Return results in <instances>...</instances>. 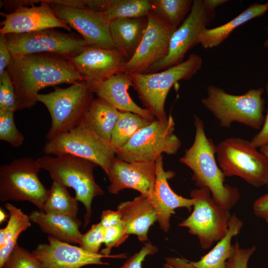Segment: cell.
<instances>
[{"mask_svg":"<svg viewBox=\"0 0 268 268\" xmlns=\"http://www.w3.org/2000/svg\"><path fill=\"white\" fill-rule=\"evenodd\" d=\"M6 70L15 89L17 110L33 107L45 87L84 81L68 59L49 54L12 57Z\"/></svg>","mask_w":268,"mask_h":268,"instance_id":"6da1fadb","label":"cell"},{"mask_svg":"<svg viewBox=\"0 0 268 268\" xmlns=\"http://www.w3.org/2000/svg\"><path fill=\"white\" fill-rule=\"evenodd\" d=\"M194 118V140L180 161L193 171L192 179L197 186L207 188L213 201L230 211L240 199L239 192L236 187L224 184L226 177L215 158L216 146L206 136L202 120L196 115Z\"/></svg>","mask_w":268,"mask_h":268,"instance_id":"7a4b0ae2","label":"cell"},{"mask_svg":"<svg viewBox=\"0 0 268 268\" xmlns=\"http://www.w3.org/2000/svg\"><path fill=\"white\" fill-rule=\"evenodd\" d=\"M36 160L41 169L49 172L53 181L73 189L75 199L85 207L84 227L87 226L90 220L93 199L104 194L93 175L94 169L97 165L92 161L70 154L56 157L45 156Z\"/></svg>","mask_w":268,"mask_h":268,"instance_id":"3957f363","label":"cell"},{"mask_svg":"<svg viewBox=\"0 0 268 268\" xmlns=\"http://www.w3.org/2000/svg\"><path fill=\"white\" fill-rule=\"evenodd\" d=\"M264 92V89L259 87L249 89L242 95H233L209 85L207 95L201 102L222 127L229 128L233 122H237L259 130L265 119Z\"/></svg>","mask_w":268,"mask_h":268,"instance_id":"277c9868","label":"cell"},{"mask_svg":"<svg viewBox=\"0 0 268 268\" xmlns=\"http://www.w3.org/2000/svg\"><path fill=\"white\" fill-rule=\"evenodd\" d=\"M202 58L192 54L176 66L153 73H134L130 75L133 86L142 103L156 120L168 119L165 110L167 96L171 87L181 80H188L201 69Z\"/></svg>","mask_w":268,"mask_h":268,"instance_id":"5b68a950","label":"cell"},{"mask_svg":"<svg viewBox=\"0 0 268 268\" xmlns=\"http://www.w3.org/2000/svg\"><path fill=\"white\" fill-rule=\"evenodd\" d=\"M94 93L85 81H78L68 87H55L54 91L39 94L37 101L47 108L52 119L46 136L49 141L82 123L94 99Z\"/></svg>","mask_w":268,"mask_h":268,"instance_id":"8992f818","label":"cell"},{"mask_svg":"<svg viewBox=\"0 0 268 268\" xmlns=\"http://www.w3.org/2000/svg\"><path fill=\"white\" fill-rule=\"evenodd\" d=\"M246 139L231 137L216 147V159L225 177L238 176L259 188L268 183V158Z\"/></svg>","mask_w":268,"mask_h":268,"instance_id":"52a82bcc","label":"cell"},{"mask_svg":"<svg viewBox=\"0 0 268 268\" xmlns=\"http://www.w3.org/2000/svg\"><path fill=\"white\" fill-rule=\"evenodd\" d=\"M175 122L171 115L164 121L155 120L137 132L116 157L125 162H155L163 153L176 154L181 142L175 134Z\"/></svg>","mask_w":268,"mask_h":268,"instance_id":"ba28073f","label":"cell"},{"mask_svg":"<svg viewBox=\"0 0 268 268\" xmlns=\"http://www.w3.org/2000/svg\"><path fill=\"white\" fill-rule=\"evenodd\" d=\"M43 151L47 155L70 154L89 160L99 166L106 175L116 152L110 141L100 137L83 123L48 141Z\"/></svg>","mask_w":268,"mask_h":268,"instance_id":"9c48e42d","label":"cell"},{"mask_svg":"<svg viewBox=\"0 0 268 268\" xmlns=\"http://www.w3.org/2000/svg\"><path fill=\"white\" fill-rule=\"evenodd\" d=\"M190 196L194 200L193 210L179 226L187 228L197 237L202 249L207 250L226 236L231 215L213 201L206 188L193 190Z\"/></svg>","mask_w":268,"mask_h":268,"instance_id":"30bf717a","label":"cell"},{"mask_svg":"<svg viewBox=\"0 0 268 268\" xmlns=\"http://www.w3.org/2000/svg\"><path fill=\"white\" fill-rule=\"evenodd\" d=\"M41 169L30 157L15 159L0 167V201H27L42 210L47 198V189L39 179Z\"/></svg>","mask_w":268,"mask_h":268,"instance_id":"8fae6325","label":"cell"},{"mask_svg":"<svg viewBox=\"0 0 268 268\" xmlns=\"http://www.w3.org/2000/svg\"><path fill=\"white\" fill-rule=\"evenodd\" d=\"M3 36L12 57L49 54L69 59L87 46L80 35L64 33L55 28Z\"/></svg>","mask_w":268,"mask_h":268,"instance_id":"7c38bea8","label":"cell"},{"mask_svg":"<svg viewBox=\"0 0 268 268\" xmlns=\"http://www.w3.org/2000/svg\"><path fill=\"white\" fill-rule=\"evenodd\" d=\"M215 9L204 0H194L191 11L172 35L166 57L154 65L149 73L160 71L184 61L188 51L199 43V37L214 18Z\"/></svg>","mask_w":268,"mask_h":268,"instance_id":"4fadbf2b","label":"cell"},{"mask_svg":"<svg viewBox=\"0 0 268 268\" xmlns=\"http://www.w3.org/2000/svg\"><path fill=\"white\" fill-rule=\"evenodd\" d=\"M142 39L122 72L127 74L149 73L151 68L167 55L172 34L177 28L164 22L150 11Z\"/></svg>","mask_w":268,"mask_h":268,"instance_id":"5bb4252c","label":"cell"},{"mask_svg":"<svg viewBox=\"0 0 268 268\" xmlns=\"http://www.w3.org/2000/svg\"><path fill=\"white\" fill-rule=\"evenodd\" d=\"M49 4L60 20L78 32L87 46L116 49L110 35V22L104 13L95 12L85 6Z\"/></svg>","mask_w":268,"mask_h":268,"instance_id":"9a60e30c","label":"cell"},{"mask_svg":"<svg viewBox=\"0 0 268 268\" xmlns=\"http://www.w3.org/2000/svg\"><path fill=\"white\" fill-rule=\"evenodd\" d=\"M48 244H41L32 251L42 268H81L88 265H109L105 258H125V254L105 255L93 253L81 247L60 241L49 236Z\"/></svg>","mask_w":268,"mask_h":268,"instance_id":"2e32d148","label":"cell"},{"mask_svg":"<svg viewBox=\"0 0 268 268\" xmlns=\"http://www.w3.org/2000/svg\"><path fill=\"white\" fill-rule=\"evenodd\" d=\"M107 175L110 181L108 191L111 194H118L124 189H131L148 198L156 182L155 162H127L116 157Z\"/></svg>","mask_w":268,"mask_h":268,"instance_id":"e0dca14e","label":"cell"},{"mask_svg":"<svg viewBox=\"0 0 268 268\" xmlns=\"http://www.w3.org/2000/svg\"><path fill=\"white\" fill-rule=\"evenodd\" d=\"M68 60L87 83L122 72L128 61L117 49L92 46H86L80 53Z\"/></svg>","mask_w":268,"mask_h":268,"instance_id":"ac0fdd59","label":"cell"},{"mask_svg":"<svg viewBox=\"0 0 268 268\" xmlns=\"http://www.w3.org/2000/svg\"><path fill=\"white\" fill-rule=\"evenodd\" d=\"M0 34L24 33L48 28H61L71 31V28L60 20L46 0L38 6H25L12 13L0 12Z\"/></svg>","mask_w":268,"mask_h":268,"instance_id":"d6986e66","label":"cell"},{"mask_svg":"<svg viewBox=\"0 0 268 268\" xmlns=\"http://www.w3.org/2000/svg\"><path fill=\"white\" fill-rule=\"evenodd\" d=\"M155 166L156 182L151 194L147 198L155 211L160 228L167 232L170 227V217L175 214V209L185 207L191 211L194 200L180 196L171 189L168 180L173 178L175 173L164 169L163 154L156 160Z\"/></svg>","mask_w":268,"mask_h":268,"instance_id":"ffe728a7","label":"cell"},{"mask_svg":"<svg viewBox=\"0 0 268 268\" xmlns=\"http://www.w3.org/2000/svg\"><path fill=\"white\" fill-rule=\"evenodd\" d=\"M86 83L98 97L119 111L135 113L150 121L156 120L150 111L138 106L131 99L128 91L133 86L129 74L119 72L102 80Z\"/></svg>","mask_w":268,"mask_h":268,"instance_id":"44dd1931","label":"cell"},{"mask_svg":"<svg viewBox=\"0 0 268 268\" xmlns=\"http://www.w3.org/2000/svg\"><path fill=\"white\" fill-rule=\"evenodd\" d=\"M117 210L128 235H135L142 242L148 241L150 227L157 221L155 211L148 198L142 195L120 203Z\"/></svg>","mask_w":268,"mask_h":268,"instance_id":"7402d4cb","label":"cell"},{"mask_svg":"<svg viewBox=\"0 0 268 268\" xmlns=\"http://www.w3.org/2000/svg\"><path fill=\"white\" fill-rule=\"evenodd\" d=\"M29 217L31 222L39 225L42 231L50 236L63 242L81 244L83 234L79 228L81 222L77 218L47 213L39 210L32 211Z\"/></svg>","mask_w":268,"mask_h":268,"instance_id":"603a6c76","label":"cell"},{"mask_svg":"<svg viewBox=\"0 0 268 268\" xmlns=\"http://www.w3.org/2000/svg\"><path fill=\"white\" fill-rule=\"evenodd\" d=\"M148 24L147 15L110 22V32L116 48L129 61L136 51Z\"/></svg>","mask_w":268,"mask_h":268,"instance_id":"cb8c5ba5","label":"cell"},{"mask_svg":"<svg viewBox=\"0 0 268 268\" xmlns=\"http://www.w3.org/2000/svg\"><path fill=\"white\" fill-rule=\"evenodd\" d=\"M266 11L265 4L253 3L229 22L213 28L204 29L199 37V43L205 49L217 47L236 28L252 19L263 15Z\"/></svg>","mask_w":268,"mask_h":268,"instance_id":"d4e9b609","label":"cell"},{"mask_svg":"<svg viewBox=\"0 0 268 268\" xmlns=\"http://www.w3.org/2000/svg\"><path fill=\"white\" fill-rule=\"evenodd\" d=\"M243 222L235 214L231 215L226 236L197 262H192L197 268H227V262L235 253L236 242L232 245L233 237L237 235L243 227Z\"/></svg>","mask_w":268,"mask_h":268,"instance_id":"484cf974","label":"cell"},{"mask_svg":"<svg viewBox=\"0 0 268 268\" xmlns=\"http://www.w3.org/2000/svg\"><path fill=\"white\" fill-rule=\"evenodd\" d=\"M119 114L118 110L97 97L91 102L82 123L100 137L110 141Z\"/></svg>","mask_w":268,"mask_h":268,"instance_id":"4316f807","label":"cell"},{"mask_svg":"<svg viewBox=\"0 0 268 268\" xmlns=\"http://www.w3.org/2000/svg\"><path fill=\"white\" fill-rule=\"evenodd\" d=\"M5 207L9 212V219L5 230V238L0 245V268H1L17 244L20 234L31 226L29 215L25 214L20 208L6 202Z\"/></svg>","mask_w":268,"mask_h":268,"instance_id":"83f0119b","label":"cell"},{"mask_svg":"<svg viewBox=\"0 0 268 268\" xmlns=\"http://www.w3.org/2000/svg\"><path fill=\"white\" fill-rule=\"evenodd\" d=\"M78 201L69 194L66 187L53 181L41 211L76 218L78 212Z\"/></svg>","mask_w":268,"mask_h":268,"instance_id":"f1b7e54d","label":"cell"},{"mask_svg":"<svg viewBox=\"0 0 268 268\" xmlns=\"http://www.w3.org/2000/svg\"><path fill=\"white\" fill-rule=\"evenodd\" d=\"M150 12L168 25L178 28L190 13L192 0H150Z\"/></svg>","mask_w":268,"mask_h":268,"instance_id":"f546056e","label":"cell"},{"mask_svg":"<svg viewBox=\"0 0 268 268\" xmlns=\"http://www.w3.org/2000/svg\"><path fill=\"white\" fill-rule=\"evenodd\" d=\"M151 122L130 112H120L112 133L110 142L116 150L123 147L134 135Z\"/></svg>","mask_w":268,"mask_h":268,"instance_id":"4dcf8cb0","label":"cell"},{"mask_svg":"<svg viewBox=\"0 0 268 268\" xmlns=\"http://www.w3.org/2000/svg\"><path fill=\"white\" fill-rule=\"evenodd\" d=\"M150 9V0H111L104 14L106 19L111 22L121 18L145 16Z\"/></svg>","mask_w":268,"mask_h":268,"instance_id":"1f68e13d","label":"cell"},{"mask_svg":"<svg viewBox=\"0 0 268 268\" xmlns=\"http://www.w3.org/2000/svg\"><path fill=\"white\" fill-rule=\"evenodd\" d=\"M14 113L0 109V139L8 142L12 147H18L24 137L16 128Z\"/></svg>","mask_w":268,"mask_h":268,"instance_id":"d6a6232c","label":"cell"},{"mask_svg":"<svg viewBox=\"0 0 268 268\" xmlns=\"http://www.w3.org/2000/svg\"><path fill=\"white\" fill-rule=\"evenodd\" d=\"M1 268H42L32 253L17 244Z\"/></svg>","mask_w":268,"mask_h":268,"instance_id":"836d02e7","label":"cell"},{"mask_svg":"<svg viewBox=\"0 0 268 268\" xmlns=\"http://www.w3.org/2000/svg\"><path fill=\"white\" fill-rule=\"evenodd\" d=\"M0 109L13 113L17 110L15 89L6 70L0 76Z\"/></svg>","mask_w":268,"mask_h":268,"instance_id":"e575fe53","label":"cell"},{"mask_svg":"<svg viewBox=\"0 0 268 268\" xmlns=\"http://www.w3.org/2000/svg\"><path fill=\"white\" fill-rule=\"evenodd\" d=\"M105 229L100 223L93 224L82 235L81 244L82 249L91 253L98 254L102 243H104Z\"/></svg>","mask_w":268,"mask_h":268,"instance_id":"d590c367","label":"cell"},{"mask_svg":"<svg viewBox=\"0 0 268 268\" xmlns=\"http://www.w3.org/2000/svg\"><path fill=\"white\" fill-rule=\"evenodd\" d=\"M128 236L122 221L115 226L105 229L104 240L105 248L101 250V253L110 255L111 249L120 245Z\"/></svg>","mask_w":268,"mask_h":268,"instance_id":"8d00e7d4","label":"cell"},{"mask_svg":"<svg viewBox=\"0 0 268 268\" xmlns=\"http://www.w3.org/2000/svg\"><path fill=\"white\" fill-rule=\"evenodd\" d=\"M256 250L255 246L249 248H241L236 242V248L234 254L228 260L227 268H247L250 257Z\"/></svg>","mask_w":268,"mask_h":268,"instance_id":"74e56055","label":"cell"},{"mask_svg":"<svg viewBox=\"0 0 268 268\" xmlns=\"http://www.w3.org/2000/svg\"><path fill=\"white\" fill-rule=\"evenodd\" d=\"M158 251V248L150 242H146L142 248L131 256L119 268H142V263L146 257L154 255Z\"/></svg>","mask_w":268,"mask_h":268,"instance_id":"f35d334b","label":"cell"},{"mask_svg":"<svg viewBox=\"0 0 268 268\" xmlns=\"http://www.w3.org/2000/svg\"><path fill=\"white\" fill-rule=\"evenodd\" d=\"M266 91L268 96V81L266 84ZM256 148L261 147L268 144V109L264 123L261 131L250 141Z\"/></svg>","mask_w":268,"mask_h":268,"instance_id":"ab89813d","label":"cell"},{"mask_svg":"<svg viewBox=\"0 0 268 268\" xmlns=\"http://www.w3.org/2000/svg\"><path fill=\"white\" fill-rule=\"evenodd\" d=\"M41 2L38 0H0V7L3 6L4 9L12 13L21 8L25 6H31Z\"/></svg>","mask_w":268,"mask_h":268,"instance_id":"60d3db41","label":"cell"},{"mask_svg":"<svg viewBox=\"0 0 268 268\" xmlns=\"http://www.w3.org/2000/svg\"><path fill=\"white\" fill-rule=\"evenodd\" d=\"M254 214L268 223V193L258 198L254 202Z\"/></svg>","mask_w":268,"mask_h":268,"instance_id":"b9f144b4","label":"cell"},{"mask_svg":"<svg viewBox=\"0 0 268 268\" xmlns=\"http://www.w3.org/2000/svg\"><path fill=\"white\" fill-rule=\"evenodd\" d=\"M122 221L120 212L117 210L107 209L102 212L99 222L105 229L115 226Z\"/></svg>","mask_w":268,"mask_h":268,"instance_id":"7bdbcfd3","label":"cell"},{"mask_svg":"<svg viewBox=\"0 0 268 268\" xmlns=\"http://www.w3.org/2000/svg\"><path fill=\"white\" fill-rule=\"evenodd\" d=\"M12 59L4 36L0 34V76L6 69Z\"/></svg>","mask_w":268,"mask_h":268,"instance_id":"ee69618b","label":"cell"},{"mask_svg":"<svg viewBox=\"0 0 268 268\" xmlns=\"http://www.w3.org/2000/svg\"><path fill=\"white\" fill-rule=\"evenodd\" d=\"M163 268H197L191 261L179 257H168L165 259Z\"/></svg>","mask_w":268,"mask_h":268,"instance_id":"f6af8a7d","label":"cell"},{"mask_svg":"<svg viewBox=\"0 0 268 268\" xmlns=\"http://www.w3.org/2000/svg\"><path fill=\"white\" fill-rule=\"evenodd\" d=\"M85 6L97 12L104 13L109 7L111 0H83Z\"/></svg>","mask_w":268,"mask_h":268,"instance_id":"bcb514c9","label":"cell"},{"mask_svg":"<svg viewBox=\"0 0 268 268\" xmlns=\"http://www.w3.org/2000/svg\"><path fill=\"white\" fill-rule=\"evenodd\" d=\"M204 1L208 6L214 9L218 6L228 1L227 0H204Z\"/></svg>","mask_w":268,"mask_h":268,"instance_id":"7dc6e473","label":"cell"},{"mask_svg":"<svg viewBox=\"0 0 268 268\" xmlns=\"http://www.w3.org/2000/svg\"><path fill=\"white\" fill-rule=\"evenodd\" d=\"M8 215L2 209H0V223H3L4 221H6Z\"/></svg>","mask_w":268,"mask_h":268,"instance_id":"c3c4849f","label":"cell"},{"mask_svg":"<svg viewBox=\"0 0 268 268\" xmlns=\"http://www.w3.org/2000/svg\"><path fill=\"white\" fill-rule=\"evenodd\" d=\"M260 151L264 153L268 158V144L261 147ZM267 188L268 189V183L267 185Z\"/></svg>","mask_w":268,"mask_h":268,"instance_id":"681fc988","label":"cell"},{"mask_svg":"<svg viewBox=\"0 0 268 268\" xmlns=\"http://www.w3.org/2000/svg\"><path fill=\"white\" fill-rule=\"evenodd\" d=\"M266 29L267 30L268 32V26L266 28ZM264 46L265 48H268V38L265 40Z\"/></svg>","mask_w":268,"mask_h":268,"instance_id":"f907efd6","label":"cell"},{"mask_svg":"<svg viewBox=\"0 0 268 268\" xmlns=\"http://www.w3.org/2000/svg\"><path fill=\"white\" fill-rule=\"evenodd\" d=\"M265 4L266 5L267 11H268V1Z\"/></svg>","mask_w":268,"mask_h":268,"instance_id":"816d5d0a","label":"cell"}]
</instances>
